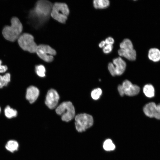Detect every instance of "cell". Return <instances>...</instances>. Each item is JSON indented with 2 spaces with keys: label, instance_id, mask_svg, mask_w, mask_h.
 <instances>
[{
  "label": "cell",
  "instance_id": "cell-1",
  "mask_svg": "<svg viewBox=\"0 0 160 160\" xmlns=\"http://www.w3.org/2000/svg\"><path fill=\"white\" fill-rule=\"evenodd\" d=\"M52 6V3L47 0H39L36 2L29 13L30 19L35 28H40L49 19Z\"/></svg>",
  "mask_w": 160,
  "mask_h": 160
},
{
  "label": "cell",
  "instance_id": "cell-2",
  "mask_svg": "<svg viewBox=\"0 0 160 160\" xmlns=\"http://www.w3.org/2000/svg\"><path fill=\"white\" fill-rule=\"evenodd\" d=\"M11 25L4 27L2 30L3 35L6 40L14 42L18 39L23 30V25L19 19L13 17L11 21Z\"/></svg>",
  "mask_w": 160,
  "mask_h": 160
},
{
  "label": "cell",
  "instance_id": "cell-3",
  "mask_svg": "<svg viewBox=\"0 0 160 160\" xmlns=\"http://www.w3.org/2000/svg\"><path fill=\"white\" fill-rule=\"evenodd\" d=\"M69 13V9L65 3L56 2L53 5L50 16L58 22L65 23Z\"/></svg>",
  "mask_w": 160,
  "mask_h": 160
},
{
  "label": "cell",
  "instance_id": "cell-4",
  "mask_svg": "<svg viewBox=\"0 0 160 160\" xmlns=\"http://www.w3.org/2000/svg\"><path fill=\"white\" fill-rule=\"evenodd\" d=\"M55 111L57 114L61 116L62 121L66 122L71 121L75 116V108L70 101L62 103L56 108Z\"/></svg>",
  "mask_w": 160,
  "mask_h": 160
},
{
  "label": "cell",
  "instance_id": "cell-5",
  "mask_svg": "<svg viewBox=\"0 0 160 160\" xmlns=\"http://www.w3.org/2000/svg\"><path fill=\"white\" fill-rule=\"evenodd\" d=\"M75 128L76 130L79 132L85 131L90 127L93 123L92 116L85 113L77 115L75 116Z\"/></svg>",
  "mask_w": 160,
  "mask_h": 160
},
{
  "label": "cell",
  "instance_id": "cell-6",
  "mask_svg": "<svg viewBox=\"0 0 160 160\" xmlns=\"http://www.w3.org/2000/svg\"><path fill=\"white\" fill-rule=\"evenodd\" d=\"M18 44L23 50L31 53L36 52L37 45L31 34L25 33L21 35L17 39Z\"/></svg>",
  "mask_w": 160,
  "mask_h": 160
},
{
  "label": "cell",
  "instance_id": "cell-7",
  "mask_svg": "<svg viewBox=\"0 0 160 160\" xmlns=\"http://www.w3.org/2000/svg\"><path fill=\"white\" fill-rule=\"evenodd\" d=\"M38 56L47 62H50L54 60V56L56 54V51L49 46L41 44L37 46L36 52Z\"/></svg>",
  "mask_w": 160,
  "mask_h": 160
},
{
  "label": "cell",
  "instance_id": "cell-8",
  "mask_svg": "<svg viewBox=\"0 0 160 160\" xmlns=\"http://www.w3.org/2000/svg\"><path fill=\"white\" fill-rule=\"evenodd\" d=\"M118 90L120 95L123 96L124 95L132 96L137 95L140 91V87L137 85L133 84L127 80H126L122 84L119 85Z\"/></svg>",
  "mask_w": 160,
  "mask_h": 160
},
{
  "label": "cell",
  "instance_id": "cell-9",
  "mask_svg": "<svg viewBox=\"0 0 160 160\" xmlns=\"http://www.w3.org/2000/svg\"><path fill=\"white\" fill-rule=\"evenodd\" d=\"M125 62L121 57L114 59L113 63H109L108 65V70L113 76H119L124 72L126 68Z\"/></svg>",
  "mask_w": 160,
  "mask_h": 160
},
{
  "label": "cell",
  "instance_id": "cell-10",
  "mask_svg": "<svg viewBox=\"0 0 160 160\" xmlns=\"http://www.w3.org/2000/svg\"><path fill=\"white\" fill-rule=\"evenodd\" d=\"M59 98V96L57 91L54 89H51L47 93L45 103L49 108L53 109L56 107Z\"/></svg>",
  "mask_w": 160,
  "mask_h": 160
},
{
  "label": "cell",
  "instance_id": "cell-11",
  "mask_svg": "<svg viewBox=\"0 0 160 160\" xmlns=\"http://www.w3.org/2000/svg\"><path fill=\"white\" fill-rule=\"evenodd\" d=\"M39 94L38 88L33 86H30L26 89L25 98L30 103L32 104L37 99Z\"/></svg>",
  "mask_w": 160,
  "mask_h": 160
},
{
  "label": "cell",
  "instance_id": "cell-12",
  "mask_svg": "<svg viewBox=\"0 0 160 160\" xmlns=\"http://www.w3.org/2000/svg\"><path fill=\"white\" fill-rule=\"evenodd\" d=\"M119 55L121 56L124 57L131 61L135 60L136 57V52L135 49H119L118 51Z\"/></svg>",
  "mask_w": 160,
  "mask_h": 160
},
{
  "label": "cell",
  "instance_id": "cell-13",
  "mask_svg": "<svg viewBox=\"0 0 160 160\" xmlns=\"http://www.w3.org/2000/svg\"><path fill=\"white\" fill-rule=\"evenodd\" d=\"M148 57L153 62H159L160 61V50L156 47L151 48L148 51Z\"/></svg>",
  "mask_w": 160,
  "mask_h": 160
},
{
  "label": "cell",
  "instance_id": "cell-14",
  "mask_svg": "<svg viewBox=\"0 0 160 160\" xmlns=\"http://www.w3.org/2000/svg\"><path fill=\"white\" fill-rule=\"evenodd\" d=\"M156 105L154 102H151L146 104L143 108V112L147 116L154 117Z\"/></svg>",
  "mask_w": 160,
  "mask_h": 160
},
{
  "label": "cell",
  "instance_id": "cell-15",
  "mask_svg": "<svg viewBox=\"0 0 160 160\" xmlns=\"http://www.w3.org/2000/svg\"><path fill=\"white\" fill-rule=\"evenodd\" d=\"M5 147L8 151L11 153H14L18 150L19 144L17 140L13 139L10 140L7 142Z\"/></svg>",
  "mask_w": 160,
  "mask_h": 160
},
{
  "label": "cell",
  "instance_id": "cell-16",
  "mask_svg": "<svg viewBox=\"0 0 160 160\" xmlns=\"http://www.w3.org/2000/svg\"><path fill=\"white\" fill-rule=\"evenodd\" d=\"M4 112L5 116L8 119L15 118L18 115V112L17 110L12 108L9 105H7L5 107Z\"/></svg>",
  "mask_w": 160,
  "mask_h": 160
},
{
  "label": "cell",
  "instance_id": "cell-17",
  "mask_svg": "<svg viewBox=\"0 0 160 160\" xmlns=\"http://www.w3.org/2000/svg\"><path fill=\"white\" fill-rule=\"evenodd\" d=\"M11 79V74L9 73H6L3 75H0V89L7 86Z\"/></svg>",
  "mask_w": 160,
  "mask_h": 160
},
{
  "label": "cell",
  "instance_id": "cell-18",
  "mask_svg": "<svg viewBox=\"0 0 160 160\" xmlns=\"http://www.w3.org/2000/svg\"><path fill=\"white\" fill-rule=\"evenodd\" d=\"M110 1L108 0H94L93 1L94 7L96 9H103L109 6Z\"/></svg>",
  "mask_w": 160,
  "mask_h": 160
},
{
  "label": "cell",
  "instance_id": "cell-19",
  "mask_svg": "<svg viewBox=\"0 0 160 160\" xmlns=\"http://www.w3.org/2000/svg\"><path fill=\"white\" fill-rule=\"evenodd\" d=\"M143 92L147 97L151 98L154 95L155 90L151 84H147L143 88Z\"/></svg>",
  "mask_w": 160,
  "mask_h": 160
},
{
  "label": "cell",
  "instance_id": "cell-20",
  "mask_svg": "<svg viewBox=\"0 0 160 160\" xmlns=\"http://www.w3.org/2000/svg\"><path fill=\"white\" fill-rule=\"evenodd\" d=\"M120 49H133V45L131 41L128 39H125L120 44Z\"/></svg>",
  "mask_w": 160,
  "mask_h": 160
},
{
  "label": "cell",
  "instance_id": "cell-21",
  "mask_svg": "<svg viewBox=\"0 0 160 160\" xmlns=\"http://www.w3.org/2000/svg\"><path fill=\"white\" fill-rule=\"evenodd\" d=\"M103 148L106 151H111L114 150L115 146L112 141L110 139L106 140L103 144Z\"/></svg>",
  "mask_w": 160,
  "mask_h": 160
},
{
  "label": "cell",
  "instance_id": "cell-22",
  "mask_svg": "<svg viewBox=\"0 0 160 160\" xmlns=\"http://www.w3.org/2000/svg\"><path fill=\"white\" fill-rule=\"evenodd\" d=\"M35 72L39 76L43 77L45 76L46 69L44 66L42 65H39L35 66Z\"/></svg>",
  "mask_w": 160,
  "mask_h": 160
},
{
  "label": "cell",
  "instance_id": "cell-23",
  "mask_svg": "<svg viewBox=\"0 0 160 160\" xmlns=\"http://www.w3.org/2000/svg\"><path fill=\"white\" fill-rule=\"evenodd\" d=\"M101 89L99 88L93 89L91 92V96L94 100H97L99 98L102 94Z\"/></svg>",
  "mask_w": 160,
  "mask_h": 160
},
{
  "label": "cell",
  "instance_id": "cell-24",
  "mask_svg": "<svg viewBox=\"0 0 160 160\" xmlns=\"http://www.w3.org/2000/svg\"><path fill=\"white\" fill-rule=\"evenodd\" d=\"M113 48V45H106L103 48V50L104 53L108 54L111 52Z\"/></svg>",
  "mask_w": 160,
  "mask_h": 160
},
{
  "label": "cell",
  "instance_id": "cell-25",
  "mask_svg": "<svg viewBox=\"0 0 160 160\" xmlns=\"http://www.w3.org/2000/svg\"><path fill=\"white\" fill-rule=\"evenodd\" d=\"M154 117L157 119H160V104L156 105Z\"/></svg>",
  "mask_w": 160,
  "mask_h": 160
},
{
  "label": "cell",
  "instance_id": "cell-26",
  "mask_svg": "<svg viewBox=\"0 0 160 160\" xmlns=\"http://www.w3.org/2000/svg\"><path fill=\"white\" fill-rule=\"evenodd\" d=\"M2 61L0 60V74L6 73L8 70V67L5 65H2Z\"/></svg>",
  "mask_w": 160,
  "mask_h": 160
},
{
  "label": "cell",
  "instance_id": "cell-27",
  "mask_svg": "<svg viewBox=\"0 0 160 160\" xmlns=\"http://www.w3.org/2000/svg\"><path fill=\"white\" fill-rule=\"evenodd\" d=\"M105 41L106 45H112L114 43V42L113 39L111 37H109L106 38Z\"/></svg>",
  "mask_w": 160,
  "mask_h": 160
},
{
  "label": "cell",
  "instance_id": "cell-28",
  "mask_svg": "<svg viewBox=\"0 0 160 160\" xmlns=\"http://www.w3.org/2000/svg\"><path fill=\"white\" fill-rule=\"evenodd\" d=\"M106 44L105 41H101L99 44V46L100 48H103L105 45Z\"/></svg>",
  "mask_w": 160,
  "mask_h": 160
},
{
  "label": "cell",
  "instance_id": "cell-29",
  "mask_svg": "<svg viewBox=\"0 0 160 160\" xmlns=\"http://www.w3.org/2000/svg\"><path fill=\"white\" fill-rule=\"evenodd\" d=\"M1 107L0 106V113L1 112Z\"/></svg>",
  "mask_w": 160,
  "mask_h": 160
}]
</instances>
